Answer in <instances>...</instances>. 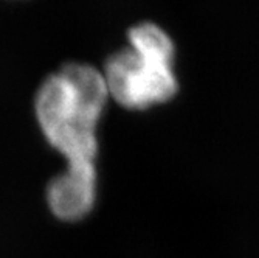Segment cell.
Listing matches in <instances>:
<instances>
[{"instance_id": "1", "label": "cell", "mask_w": 259, "mask_h": 258, "mask_svg": "<svg viewBox=\"0 0 259 258\" xmlns=\"http://www.w3.org/2000/svg\"><path fill=\"white\" fill-rule=\"evenodd\" d=\"M101 70L67 62L49 75L34 97V115L44 138L67 163L97 162L98 123L109 101Z\"/></svg>"}, {"instance_id": "2", "label": "cell", "mask_w": 259, "mask_h": 258, "mask_svg": "<svg viewBox=\"0 0 259 258\" xmlns=\"http://www.w3.org/2000/svg\"><path fill=\"white\" fill-rule=\"evenodd\" d=\"M103 73L109 95L127 109H146L164 103L179 89L172 62L146 56L132 47L110 55Z\"/></svg>"}, {"instance_id": "3", "label": "cell", "mask_w": 259, "mask_h": 258, "mask_svg": "<svg viewBox=\"0 0 259 258\" xmlns=\"http://www.w3.org/2000/svg\"><path fill=\"white\" fill-rule=\"evenodd\" d=\"M98 196L97 162H72L47 185L50 213L62 223H78L92 213Z\"/></svg>"}, {"instance_id": "4", "label": "cell", "mask_w": 259, "mask_h": 258, "mask_svg": "<svg viewBox=\"0 0 259 258\" xmlns=\"http://www.w3.org/2000/svg\"><path fill=\"white\" fill-rule=\"evenodd\" d=\"M131 47L137 52L146 56L172 62L174 58V44L168 33L160 28L157 23L141 22L129 30Z\"/></svg>"}]
</instances>
